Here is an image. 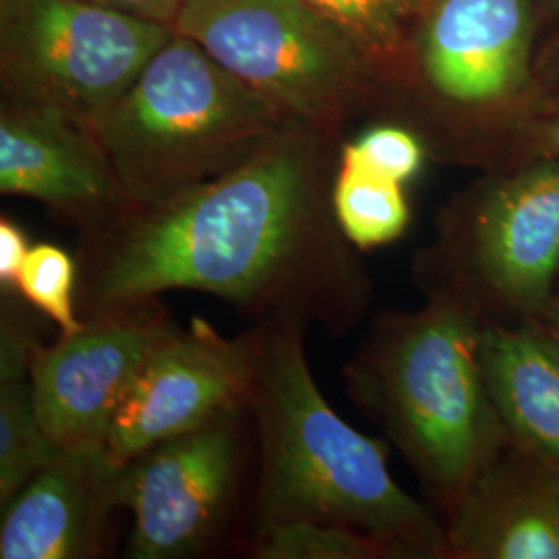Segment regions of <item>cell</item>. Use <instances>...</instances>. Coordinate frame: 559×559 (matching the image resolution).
<instances>
[{
	"label": "cell",
	"mask_w": 559,
	"mask_h": 559,
	"mask_svg": "<svg viewBox=\"0 0 559 559\" xmlns=\"http://www.w3.org/2000/svg\"><path fill=\"white\" fill-rule=\"evenodd\" d=\"M338 154V135L290 120L239 168L83 233L81 320L193 290L251 323L286 318L346 336L373 282L334 214Z\"/></svg>",
	"instance_id": "6da1fadb"
},
{
	"label": "cell",
	"mask_w": 559,
	"mask_h": 559,
	"mask_svg": "<svg viewBox=\"0 0 559 559\" xmlns=\"http://www.w3.org/2000/svg\"><path fill=\"white\" fill-rule=\"evenodd\" d=\"M258 334L249 411L258 443L251 531L274 522H334L385 540L408 559H448L445 524L390 473L383 443L350 427L321 394L307 325L251 323Z\"/></svg>",
	"instance_id": "7a4b0ae2"
},
{
	"label": "cell",
	"mask_w": 559,
	"mask_h": 559,
	"mask_svg": "<svg viewBox=\"0 0 559 559\" xmlns=\"http://www.w3.org/2000/svg\"><path fill=\"white\" fill-rule=\"evenodd\" d=\"M483 321L464 300L429 295L417 311L380 313L342 369L353 404L394 441L445 519L506 445L480 365Z\"/></svg>",
	"instance_id": "3957f363"
},
{
	"label": "cell",
	"mask_w": 559,
	"mask_h": 559,
	"mask_svg": "<svg viewBox=\"0 0 559 559\" xmlns=\"http://www.w3.org/2000/svg\"><path fill=\"white\" fill-rule=\"evenodd\" d=\"M290 117L180 34L96 124L133 205H158L239 168Z\"/></svg>",
	"instance_id": "277c9868"
},
{
	"label": "cell",
	"mask_w": 559,
	"mask_h": 559,
	"mask_svg": "<svg viewBox=\"0 0 559 559\" xmlns=\"http://www.w3.org/2000/svg\"><path fill=\"white\" fill-rule=\"evenodd\" d=\"M173 29L290 119L334 135L369 94L359 50L305 0H180Z\"/></svg>",
	"instance_id": "5b68a950"
},
{
	"label": "cell",
	"mask_w": 559,
	"mask_h": 559,
	"mask_svg": "<svg viewBox=\"0 0 559 559\" xmlns=\"http://www.w3.org/2000/svg\"><path fill=\"white\" fill-rule=\"evenodd\" d=\"M173 34L87 0H0L2 98L96 129Z\"/></svg>",
	"instance_id": "8992f818"
},
{
	"label": "cell",
	"mask_w": 559,
	"mask_h": 559,
	"mask_svg": "<svg viewBox=\"0 0 559 559\" xmlns=\"http://www.w3.org/2000/svg\"><path fill=\"white\" fill-rule=\"evenodd\" d=\"M558 272L559 158H545L452 207L417 263L427 297H456L480 316L487 307L540 316Z\"/></svg>",
	"instance_id": "52a82bcc"
},
{
	"label": "cell",
	"mask_w": 559,
	"mask_h": 559,
	"mask_svg": "<svg viewBox=\"0 0 559 559\" xmlns=\"http://www.w3.org/2000/svg\"><path fill=\"white\" fill-rule=\"evenodd\" d=\"M249 436L253 419L242 404L127 462L122 508L133 519L127 558L207 554L239 503Z\"/></svg>",
	"instance_id": "ba28073f"
},
{
	"label": "cell",
	"mask_w": 559,
	"mask_h": 559,
	"mask_svg": "<svg viewBox=\"0 0 559 559\" xmlns=\"http://www.w3.org/2000/svg\"><path fill=\"white\" fill-rule=\"evenodd\" d=\"M258 334L235 338L210 321L173 323L141 362L112 420L106 445L131 462L147 448L247 404L255 376Z\"/></svg>",
	"instance_id": "9c48e42d"
},
{
	"label": "cell",
	"mask_w": 559,
	"mask_h": 559,
	"mask_svg": "<svg viewBox=\"0 0 559 559\" xmlns=\"http://www.w3.org/2000/svg\"><path fill=\"white\" fill-rule=\"evenodd\" d=\"M173 323L154 300L85 318L78 332L38 344L29 381L48 433L60 445L106 443L141 362Z\"/></svg>",
	"instance_id": "30bf717a"
},
{
	"label": "cell",
	"mask_w": 559,
	"mask_h": 559,
	"mask_svg": "<svg viewBox=\"0 0 559 559\" xmlns=\"http://www.w3.org/2000/svg\"><path fill=\"white\" fill-rule=\"evenodd\" d=\"M0 193L38 201L80 235L117 221L133 205L94 127L44 106L4 98Z\"/></svg>",
	"instance_id": "8fae6325"
},
{
	"label": "cell",
	"mask_w": 559,
	"mask_h": 559,
	"mask_svg": "<svg viewBox=\"0 0 559 559\" xmlns=\"http://www.w3.org/2000/svg\"><path fill=\"white\" fill-rule=\"evenodd\" d=\"M528 0H423L417 59L441 108L480 112L512 98L528 71Z\"/></svg>",
	"instance_id": "7c38bea8"
},
{
	"label": "cell",
	"mask_w": 559,
	"mask_h": 559,
	"mask_svg": "<svg viewBox=\"0 0 559 559\" xmlns=\"http://www.w3.org/2000/svg\"><path fill=\"white\" fill-rule=\"evenodd\" d=\"M127 464L106 443L62 445L2 508L0 559H96L122 508Z\"/></svg>",
	"instance_id": "4fadbf2b"
},
{
	"label": "cell",
	"mask_w": 559,
	"mask_h": 559,
	"mask_svg": "<svg viewBox=\"0 0 559 559\" xmlns=\"http://www.w3.org/2000/svg\"><path fill=\"white\" fill-rule=\"evenodd\" d=\"M503 448L443 520L448 558L559 559V471Z\"/></svg>",
	"instance_id": "5bb4252c"
},
{
	"label": "cell",
	"mask_w": 559,
	"mask_h": 559,
	"mask_svg": "<svg viewBox=\"0 0 559 559\" xmlns=\"http://www.w3.org/2000/svg\"><path fill=\"white\" fill-rule=\"evenodd\" d=\"M480 365L508 441L559 471V342L483 321Z\"/></svg>",
	"instance_id": "9a60e30c"
},
{
	"label": "cell",
	"mask_w": 559,
	"mask_h": 559,
	"mask_svg": "<svg viewBox=\"0 0 559 559\" xmlns=\"http://www.w3.org/2000/svg\"><path fill=\"white\" fill-rule=\"evenodd\" d=\"M332 205L340 230L359 251L390 245L411 226L404 182L376 173L342 150L332 185Z\"/></svg>",
	"instance_id": "2e32d148"
},
{
	"label": "cell",
	"mask_w": 559,
	"mask_h": 559,
	"mask_svg": "<svg viewBox=\"0 0 559 559\" xmlns=\"http://www.w3.org/2000/svg\"><path fill=\"white\" fill-rule=\"evenodd\" d=\"M60 450L38 415L29 378L0 381V510Z\"/></svg>",
	"instance_id": "e0dca14e"
},
{
	"label": "cell",
	"mask_w": 559,
	"mask_h": 559,
	"mask_svg": "<svg viewBox=\"0 0 559 559\" xmlns=\"http://www.w3.org/2000/svg\"><path fill=\"white\" fill-rule=\"evenodd\" d=\"M353 41L367 67L390 69L404 57L408 25L423 0H305Z\"/></svg>",
	"instance_id": "ac0fdd59"
},
{
	"label": "cell",
	"mask_w": 559,
	"mask_h": 559,
	"mask_svg": "<svg viewBox=\"0 0 559 559\" xmlns=\"http://www.w3.org/2000/svg\"><path fill=\"white\" fill-rule=\"evenodd\" d=\"M242 549L255 559H396L399 551L385 540L357 528L318 522L290 520L274 522L251 531Z\"/></svg>",
	"instance_id": "d6986e66"
},
{
	"label": "cell",
	"mask_w": 559,
	"mask_h": 559,
	"mask_svg": "<svg viewBox=\"0 0 559 559\" xmlns=\"http://www.w3.org/2000/svg\"><path fill=\"white\" fill-rule=\"evenodd\" d=\"M80 263L59 245L38 242L29 249L15 280L20 299L59 328V334L78 332L83 320L78 307Z\"/></svg>",
	"instance_id": "ffe728a7"
},
{
	"label": "cell",
	"mask_w": 559,
	"mask_h": 559,
	"mask_svg": "<svg viewBox=\"0 0 559 559\" xmlns=\"http://www.w3.org/2000/svg\"><path fill=\"white\" fill-rule=\"evenodd\" d=\"M340 150L362 166L399 182L413 179L425 162V145L417 133L399 124H380Z\"/></svg>",
	"instance_id": "44dd1931"
},
{
	"label": "cell",
	"mask_w": 559,
	"mask_h": 559,
	"mask_svg": "<svg viewBox=\"0 0 559 559\" xmlns=\"http://www.w3.org/2000/svg\"><path fill=\"white\" fill-rule=\"evenodd\" d=\"M15 295L17 293H2L0 305V381L29 378L32 355L40 344Z\"/></svg>",
	"instance_id": "7402d4cb"
},
{
	"label": "cell",
	"mask_w": 559,
	"mask_h": 559,
	"mask_svg": "<svg viewBox=\"0 0 559 559\" xmlns=\"http://www.w3.org/2000/svg\"><path fill=\"white\" fill-rule=\"evenodd\" d=\"M29 242L17 222L0 218V290L15 293V280L29 253Z\"/></svg>",
	"instance_id": "603a6c76"
},
{
	"label": "cell",
	"mask_w": 559,
	"mask_h": 559,
	"mask_svg": "<svg viewBox=\"0 0 559 559\" xmlns=\"http://www.w3.org/2000/svg\"><path fill=\"white\" fill-rule=\"evenodd\" d=\"M87 2L119 9L143 20L158 21L166 25H173L180 7V0H87Z\"/></svg>",
	"instance_id": "cb8c5ba5"
},
{
	"label": "cell",
	"mask_w": 559,
	"mask_h": 559,
	"mask_svg": "<svg viewBox=\"0 0 559 559\" xmlns=\"http://www.w3.org/2000/svg\"><path fill=\"white\" fill-rule=\"evenodd\" d=\"M539 143L545 158H559V117L545 124Z\"/></svg>",
	"instance_id": "d4e9b609"
},
{
	"label": "cell",
	"mask_w": 559,
	"mask_h": 559,
	"mask_svg": "<svg viewBox=\"0 0 559 559\" xmlns=\"http://www.w3.org/2000/svg\"><path fill=\"white\" fill-rule=\"evenodd\" d=\"M540 318L545 323V330L559 342V299L551 297V300L545 305V309L540 311Z\"/></svg>",
	"instance_id": "484cf974"
}]
</instances>
